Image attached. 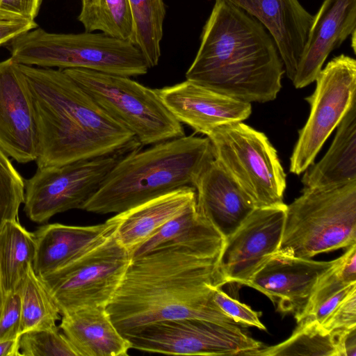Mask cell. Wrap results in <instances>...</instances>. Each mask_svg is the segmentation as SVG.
Masks as SVG:
<instances>
[{"label":"cell","mask_w":356,"mask_h":356,"mask_svg":"<svg viewBox=\"0 0 356 356\" xmlns=\"http://www.w3.org/2000/svg\"><path fill=\"white\" fill-rule=\"evenodd\" d=\"M224 243L173 241L131 257L105 307L119 332L122 334L148 323L184 318L238 325L212 297L214 288L226 284L218 266Z\"/></svg>","instance_id":"6da1fadb"},{"label":"cell","mask_w":356,"mask_h":356,"mask_svg":"<svg viewBox=\"0 0 356 356\" xmlns=\"http://www.w3.org/2000/svg\"><path fill=\"white\" fill-rule=\"evenodd\" d=\"M19 66L34 107L38 168L128 153L141 145L63 70Z\"/></svg>","instance_id":"7a4b0ae2"},{"label":"cell","mask_w":356,"mask_h":356,"mask_svg":"<svg viewBox=\"0 0 356 356\" xmlns=\"http://www.w3.org/2000/svg\"><path fill=\"white\" fill-rule=\"evenodd\" d=\"M284 72L264 26L242 9L215 0L186 79L242 102L264 103L277 97Z\"/></svg>","instance_id":"3957f363"},{"label":"cell","mask_w":356,"mask_h":356,"mask_svg":"<svg viewBox=\"0 0 356 356\" xmlns=\"http://www.w3.org/2000/svg\"><path fill=\"white\" fill-rule=\"evenodd\" d=\"M215 159L208 137L184 136L140 147L117 162L83 210L119 213L184 186H193Z\"/></svg>","instance_id":"277c9868"},{"label":"cell","mask_w":356,"mask_h":356,"mask_svg":"<svg viewBox=\"0 0 356 356\" xmlns=\"http://www.w3.org/2000/svg\"><path fill=\"white\" fill-rule=\"evenodd\" d=\"M10 49L14 61L26 65L87 69L129 77L144 75L150 68L131 42L102 32L54 33L35 28L12 39Z\"/></svg>","instance_id":"5b68a950"},{"label":"cell","mask_w":356,"mask_h":356,"mask_svg":"<svg viewBox=\"0 0 356 356\" xmlns=\"http://www.w3.org/2000/svg\"><path fill=\"white\" fill-rule=\"evenodd\" d=\"M356 243V181L327 189L303 188L286 205L280 252L310 259Z\"/></svg>","instance_id":"8992f818"},{"label":"cell","mask_w":356,"mask_h":356,"mask_svg":"<svg viewBox=\"0 0 356 356\" xmlns=\"http://www.w3.org/2000/svg\"><path fill=\"white\" fill-rule=\"evenodd\" d=\"M63 71L142 145L185 136L182 124L165 106L156 89L131 77L70 68Z\"/></svg>","instance_id":"52a82bcc"},{"label":"cell","mask_w":356,"mask_h":356,"mask_svg":"<svg viewBox=\"0 0 356 356\" xmlns=\"http://www.w3.org/2000/svg\"><path fill=\"white\" fill-rule=\"evenodd\" d=\"M208 137L215 159L256 208L283 205L286 174L268 137L243 122L220 126Z\"/></svg>","instance_id":"ba28073f"},{"label":"cell","mask_w":356,"mask_h":356,"mask_svg":"<svg viewBox=\"0 0 356 356\" xmlns=\"http://www.w3.org/2000/svg\"><path fill=\"white\" fill-rule=\"evenodd\" d=\"M115 232L65 266L39 276L60 315L83 307H106L111 299L132 257Z\"/></svg>","instance_id":"9c48e42d"},{"label":"cell","mask_w":356,"mask_h":356,"mask_svg":"<svg viewBox=\"0 0 356 356\" xmlns=\"http://www.w3.org/2000/svg\"><path fill=\"white\" fill-rule=\"evenodd\" d=\"M122 335L133 349L171 355H245L263 347L240 325L197 318L151 323Z\"/></svg>","instance_id":"30bf717a"},{"label":"cell","mask_w":356,"mask_h":356,"mask_svg":"<svg viewBox=\"0 0 356 356\" xmlns=\"http://www.w3.org/2000/svg\"><path fill=\"white\" fill-rule=\"evenodd\" d=\"M118 153L61 165L38 168L24 181V211L38 223L70 209H83L117 162Z\"/></svg>","instance_id":"8fae6325"},{"label":"cell","mask_w":356,"mask_h":356,"mask_svg":"<svg viewBox=\"0 0 356 356\" xmlns=\"http://www.w3.org/2000/svg\"><path fill=\"white\" fill-rule=\"evenodd\" d=\"M313 94L305 98L310 113L290 158V172L300 175L314 159L332 131L356 102V60L341 54L318 74Z\"/></svg>","instance_id":"7c38bea8"},{"label":"cell","mask_w":356,"mask_h":356,"mask_svg":"<svg viewBox=\"0 0 356 356\" xmlns=\"http://www.w3.org/2000/svg\"><path fill=\"white\" fill-rule=\"evenodd\" d=\"M286 204L255 208L225 239L218 266L226 283L245 285L280 248Z\"/></svg>","instance_id":"4fadbf2b"},{"label":"cell","mask_w":356,"mask_h":356,"mask_svg":"<svg viewBox=\"0 0 356 356\" xmlns=\"http://www.w3.org/2000/svg\"><path fill=\"white\" fill-rule=\"evenodd\" d=\"M37 128L32 97L19 63L0 62V147L19 163L37 159Z\"/></svg>","instance_id":"5bb4252c"},{"label":"cell","mask_w":356,"mask_h":356,"mask_svg":"<svg viewBox=\"0 0 356 356\" xmlns=\"http://www.w3.org/2000/svg\"><path fill=\"white\" fill-rule=\"evenodd\" d=\"M335 262L318 261L277 251L245 284L266 295L284 314L297 320L319 277Z\"/></svg>","instance_id":"9a60e30c"},{"label":"cell","mask_w":356,"mask_h":356,"mask_svg":"<svg viewBox=\"0 0 356 356\" xmlns=\"http://www.w3.org/2000/svg\"><path fill=\"white\" fill-rule=\"evenodd\" d=\"M156 90L165 106L181 124L207 136L220 126L243 122L252 113L250 103L187 79Z\"/></svg>","instance_id":"2e32d148"},{"label":"cell","mask_w":356,"mask_h":356,"mask_svg":"<svg viewBox=\"0 0 356 356\" xmlns=\"http://www.w3.org/2000/svg\"><path fill=\"white\" fill-rule=\"evenodd\" d=\"M257 19L273 38L287 77L293 81L314 15L298 0H225Z\"/></svg>","instance_id":"e0dca14e"},{"label":"cell","mask_w":356,"mask_h":356,"mask_svg":"<svg viewBox=\"0 0 356 356\" xmlns=\"http://www.w3.org/2000/svg\"><path fill=\"white\" fill-rule=\"evenodd\" d=\"M356 30V0H323L314 15L292 82L302 88L313 83L329 54Z\"/></svg>","instance_id":"ac0fdd59"},{"label":"cell","mask_w":356,"mask_h":356,"mask_svg":"<svg viewBox=\"0 0 356 356\" xmlns=\"http://www.w3.org/2000/svg\"><path fill=\"white\" fill-rule=\"evenodd\" d=\"M116 213L104 222L90 226L47 224L33 232L36 253L32 267L42 276L53 272L75 259L101 243L118 228Z\"/></svg>","instance_id":"d6986e66"},{"label":"cell","mask_w":356,"mask_h":356,"mask_svg":"<svg viewBox=\"0 0 356 356\" xmlns=\"http://www.w3.org/2000/svg\"><path fill=\"white\" fill-rule=\"evenodd\" d=\"M193 187L197 207L224 236H229L256 208L221 164L214 159Z\"/></svg>","instance_id":"ffe728a7"},{"label":"cell","mask_w":356,"mask_h":356,"mask_svg":"<svg viewBox=\"0 0 356 356\" xmlns=\"http://www.w3.org/2000/svg\"><path fill=\"white\" fill-rule=\"evenodd\" d=\"M197 202L193 186H184L118 213L120 222L115 235L133 252L161 227Z\"/></svg>","instance_id":"44dd1931"},{"label":"cell","mask_w":356,"mask_h":356,"mask_svg":"<svg viewBox=\"0 0 356 356\" xmlns=\"http://www.w3.org/2000/svg\"><path fill=\"white\" fill-rule=\"evenodd\" d=\"M59 328L78 356H125L131 348L104 306L83 307L64 314Z\"/></svg>","instance_id":"7402d4cb"},{"label":"cell","mask_w":356,"mask_h":356,"mask_svg":"<svg viewBox=\"0 0 356 356\" xmlns=\"http://www.w3.org/2000/svg\"><path fill=\"white\" fill-rule=\"evenodd\" d=\"M325 156L302 177L304 188L327 189L356 181V102L339 124Z\"/></svg>","instance_id":"603a6c76"},{"label":"cell","mask_w":356,"mask_h":356,"mask_svg":"<svg viewBox=\"0 0 356 356\" xmlns=\"http://www.w3.org/2000/svg\"><path fill=\"white\" fill-rule=\"evenodd\" d=\"M36 253L33 233L18 220L6 222L0 228V270L6 293L18 290Z\"/></svg>","instance_id":"cb8c5ba5"},{"label":"cell","mask_w":356,"mask_h":356,"mask_svg":"<svg viewBox=\"0 0 356 356\" xmlns=\"http://www.w3.org/2000/svg\"><path fill=\"white\" fill-rule=\"evenodd\" d=\"M21 297L20 335L35 330L58 327L60 312L42 279L30 266L19 288Z\"/></svg>","instance_id":"d4e9b609"},{"label":"cell","mask_w":356,"mask_h":356,"mask_svg":"<svg viewBox=\"0 0 356 356\" xmlns=\"http://www.w3.org/2000/svg\"><path fill=\"white\" fill-rule=\"evenodd\" d=\"M187 240L225 241L215 226L197 209V202L166 222L132 253V257L147 253L166 243Z\"/></svg>","instance_id":"484cf974"},{"label":"cell","mask_w":356,"mask_h":356,"mask_svg":"<svg viewBox=\"0 0 356 356\" xmlns=\"http://www.w3.org/2000/svg\"><path fill=\"white\" fill-rule=\"evenodd\" d=\"M134 23V44L149 67L159 64L165 17L164 0H129Z\"/></svg>","instance_id":"4316f807"},{"label":"cell","mask_w":356,"mask_h":356,"mask_svg":"<svg viewBox=\"0 0 356 356\" xmlns=\"http://www.w3.org/2000/svg\"><path fill=\"white\" fill-rule=\"evenodd\" d=\"M254 356H337L332 332L323 330L314 322L299 323L286 341L248 353Z\"/></svg>","instance_id":"83f0119b"},{"label":"cell","mask_w":356,"mask_h":356,"mask_svg":"<svg viewBox=\"0 0 356 356\" xmlns=\"http://www.w3.org/2000/svg\"><path fill=\"white\" fill-rule=\"evenodd\" d=\"M348 250L318 280L308 302L297 323L319 304L349 284L356 283V243Z\"/></svg>","instance_id":"f1b7e54d"},{"label":"cell","mask_w":356,"mask_h":356,"mask_svg":"<svg viewBox=\"0 0 356 356\" xmlns=\"http://www.w3.org/2000/svg\"><path fill=\"white\" fill-rule=\"evenodd\" d=\"M24 181L0 147V228L7 221L18 220L24 202Z\"/></svg>","instance_id":"f546056e"},{"label":"cell","mask_w":356,"mask_h":356,"mask_svg":"<svg viewBox=\"0 0 356 356\" xmlns=\"http://www.w3.org/2000/svg\"><path fill=\"white\" fill-rule=\"evenodd\" d=\"M97 31L134 44V23L129 0H101Z\"/></svg>","instance_id":"4dcf8cb0"},{"label":"cell","mask_w":356,"mask_h":356,"mask_svg":"<svg viewBox=\"0 0 356 356\" xmlns=\"http://www.w3.org/2000/svg\"><path fill=\"white\" fill-rule=\"evenodd\" d=\"M21 355L24 356H78L58 327L30 330L19 339Z\"/></svg>","instance_id":"1f68e13d"},{"label":"cell","mask_w":356,"mask_h":356,"mask_svg":"<svg viewBox=\"0 0 356 356\" xmlns=\"http://www.w3.org/2000/svg\"><path fill=\"white\" fill-rule=\"evenodd\" d=\"M212 297L218 307L238 325L254 326L260 330H266L259 320L261 312H255L245 304L231 298L221 287L213 289Z\"/></svg>","instance_id":"d6a6232c"},{"label":"cell","mask_w":356,"mask_h":356,"mask_svg":"<svg viewBox=\"0 0 356 356\" xmlns=\"http://www.w3.org/2000/svg\"><path fill=\"white\" fill-rule=\"evenodd\" d=\"M21 297L19 289L6 293L0 314V341L20 336Z\"/></svg>","instance_id":"836d02e7"},{"label":"cell","mask_w":356,"mask_h":356,"mask_svg":"<svg viewBox=\"0 0 356 356\" xmlns=\"http://www.w3.org/2000/svg\"><path fill=\"white\" fill-rule=\"evenodd\" d=\"M320 326L328 332L356 326V289L336 306Z\"/></svg>","instance_id":"e575fe53"},{"label":"cell","mask_w":356,"mask_h":356,"mask_svg":"<svg viewBox=\"0 0 356 356\" xmlns=\"http://www.w3.org/2000/svg\"><path fill=\"white\" fill-rule=\"evenodd\" d=\"M37 26V24L33 20L17 15L0 12V45Z\"/></svg>","instance_id":"d590c367"},{"label":"cell","mask_w":356,"mask_h":356,"mask_svg":"<svg viewBox=\"0 0 356 356\" xmlns=\"http://www.w3.org/2000/svg\"><path fill=\"white\" fill-rule=\"evenodd\" d=\"M42 0H0V12L11 13L33 20Z\"/></svg>","instance_id":"8d00e7d4"},{"label":"cell","mask_w":356,"mask_h":356,"mask_svg":"<svg viewBox=\"0 0 356 356\" xmlns=\"http://www.w3.org/2000/svg\"><path fill=\"white\" fill-rule=\"evenodd\" d=\"M337 356H356V326L332 332Z\"/></svg>","instance_id":"74e56055"},{"label":"cell","mask_w":356,"mask_h":356,"mask_svg":"<svg viewBox=\"0 0 356 356\" xmlns=\"http://www.w3.org/2000/svg\"><path fill=\"white\" fill-rule=\"evenodd\" d=\"M100 1L81 0V9L78 16V20L83 24L85 31H96Z\"/></svg>","instance_id":"f35d334b"},{"label":"cell","mask_w":356,"mask_h":356,"mask_svg":"<svg viewBox=\"0 0 356 356\" xmlns=\"http://www.w3.org/2000/svg\"><path fill=\"white\" fill-rule=\"evenodd\" d=\"M19 337L16 339L0 341V356L21 355L19 344Z\"/></svg>","instance_id":"ab89813d"},{"label":"cell","mask_w":356,"mask_h":356,"mask_svg":"<svg viewBox=\"0 0 356 356\" xmlns=\"http://www.w3.org/2000/svg\"><path fill=\"white\" fill-rule=\"evenodd\" d=\"M6 296V291L4 289L2 277H1V270H0V314L2 311L3 305H4Z\"/></svg>","instance_id":"60d3db41"},{"label":"cell","mask_w":356,"mask_h":356,"mask_svg":"<svg viewBox=\"0 0 356 356\" xmlns=\"http://www.w3.org/2000/svg\"><path fill=\"white\" fill-rule=\"evenodd\" d=\"M351 47L354 54L356 53V30L353 31L350 35Z\"/></svg>","instance_id":"b9f144b4"}]
</instances>
